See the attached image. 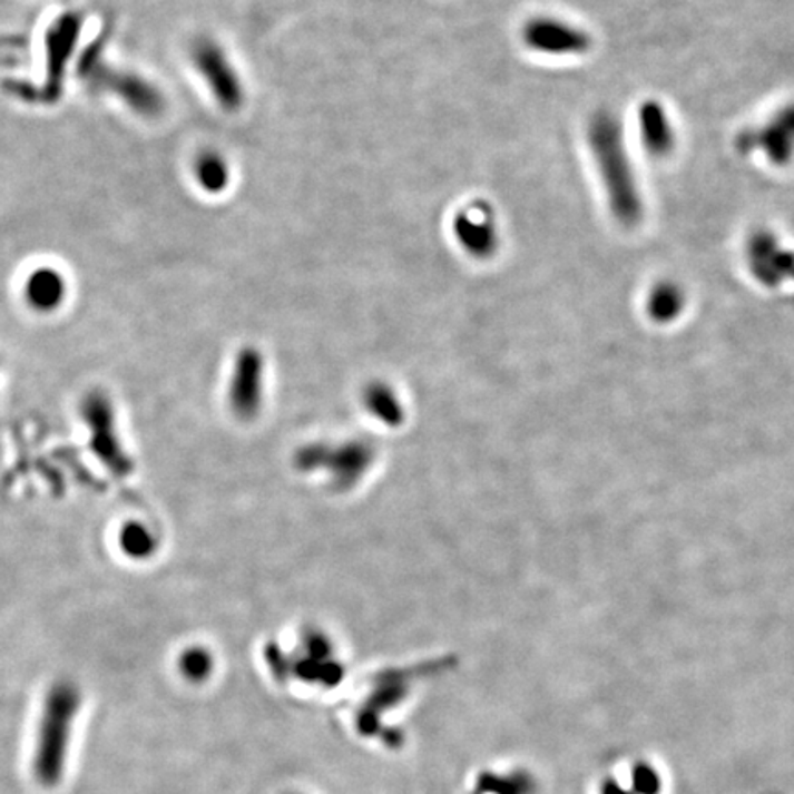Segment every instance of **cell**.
<instances>
[{
  "instance_id": "cell-4",
  "label": "cell",
  "mask_w": 794,
  "mask_h": 794,
  "mask_svg": "<svg viewBox=\"0 0 794 794\" xmlns=\"http://www.w3.org/2000/svg\"><path fill=\"white\" fill-rule=\"evenodd\" d=\"M84 28V17L69 11L63 16L58 17L56 21L48 27L47 32V79L42 81L39 89H8L11 95L24 100L36 101L41 100L45 104H53L63 95L65 72L69 67L72 53H75L76 45H78L79 36Z\"/></svg>"
},
{
  "instance_id": "cell-2",
  "label": "cell",
  "mask_w": 794,
  "mask_h": 794,
  "mask_svg": "<svg viewBox=\"0 0 794 794\" xmlns=\"http://www.w3.org/2000/svg\"><path fill=\"white\" fill-rule=\"evenodd\" d=\"M106 38L95 39L78 61V76L92 90L115 96L144 118H157L166 109V98L148 78L133 70L116 69L106 58Z\"/></svg>"
},
{
  "instance_id": "cell-5",
  "label": "cell",
  "mask_w": 794,
  "mask_h": 794,
  "mask_svg": "<svg viewBox=\"0 0 794 794\" xmlns=\"http://www.w3.org/2000/svg\"><path fill=\"white\" fill-rule=\"evenodd\" d=\"M192 63L223 111L237 112L245 106V85L227 50L212 38H199L192 47Z\"/></svg>"
},
{
  "instance_id": "cell-9",
  "label": "cell",
  "mask_w": 794,
  "mask_h": 794,
  "mask_svg": "<svg viewBox=\"0 0 794 794\" xmlns=\"http://www.w3.org/2000/svg\"><path fill=\"white\" fill-rule=\"evenodd\" d=\"M194 174L197 185L208 195H219L231 185V166L222 153L203 151L195 158Z\"/></svg>"
},
{
  "instance_id": "cell-6",
  "label": "cell",
  "mask_w": 794,
  "mask_h": 794,
  "mask_svg": "<svg viewBox=\"0 0 794 794\" xmlns=\"http://www.w3.org/2000/svg\"><path fill=\"white\" fill-rule=\"evenodd\" d=\"M453 234L458 245L473 258L488 259L499 251V225L493 208L486 200H474L458 212Z\"/></svg>"
},
{
  "instance_id": "cell-3",
  "label": "cell",
  "mask_w": 794,
  "mask_h": 794,
  "mask_svg": "<svg viewBox=\"0 0 794 794\" xmlns=\"http://www.w3.org/2000/svg\"><path fill=\"white\" fill-rule=\"evenodd\" d=\"M589 138L596 163L600 166L601 177L606 180L612 210L624 222L633 223L631 219L638 216L640 206H638L637 192L633 188L626 153L621 146L620 129L616 127L612 116H596L590 124Z\"/></svg>"
},
{
  "instance_id": "cell-1",
  "label": "cell",
  "mask_w": 794,
  "mask_h": 794,
  "mask_svg": "<svg viewBox=\"0 0 794 794\" xmlns=\"http://www.w3.org/2000/svg\"><path fill=\"white\" fill-rule=\"evenodd\" d=\"M81 710V692L69 680L53 684L42 703L38 737L33 748L32 771L38 784L58 787L69 757L70 734Z\"/></svg>"
},
{
  "instance_id": "cell-11",
  "label": "cell",
  "mask_w": 794,
  "mask_h": 794,
  "mask_svg": "<svg viewBox=\"0 0 794 794\" xmlns=\"http://www.w3.org/2000/svg\"><path fill=\"white\" fill-rule=\"evenodd\" d=\"M179 666L186 679L192 683H200V680L208 679V675H210L212 658L205 649L194 647V649L183 653Z\"/></svg>"
},
{
  "instance_id": "cell-8",
  "label": "cell",
  "mask_w": 794,
  "mask_h": 794,
  "mask_svg": "<svg viewBox=\"0 0 794 794\" xmlns=\"http://www.w3.org/2000/svg\"><path fill=\"white\" fill-rule=\"evenodd\" d=\"M24 301L39 313H52L67 298V280L58 268L39 267L28 274L22 287Z\"/></svg>"
},
{
  "instance_id": "cell-7",
  "label": "cell",
  "mask_w": 794,
  "mask_h": 794,
  "mask_svg": "<svg viewBox=\"0 0 794 794\" xmlns=\"http://www.w3.org/2000/svg\"><path fill=\"white\" fill-rule=\"evenodd\" d=\"M522 41L533 52L547 56H578L590 47V38L581 28L550 17L528 21L522 28Z\"/></svg>"
},
{
  "instance_id": "cell-10",
  "label": "cell",
  "mask_w": 794,
  "mask_h": 794,
  "mask_svg": "<svg viewBox=\"0 0 794 794\" xmlns=\"http://www.w3.org/2000/svg\"><path fill=\"white\" fill-rule=\"evenodd\" d=\"M120 547L133 559H146L157 550V539L149 528L138 522L124 527L120 533Z\"/></svg>"
}]
</instances>
